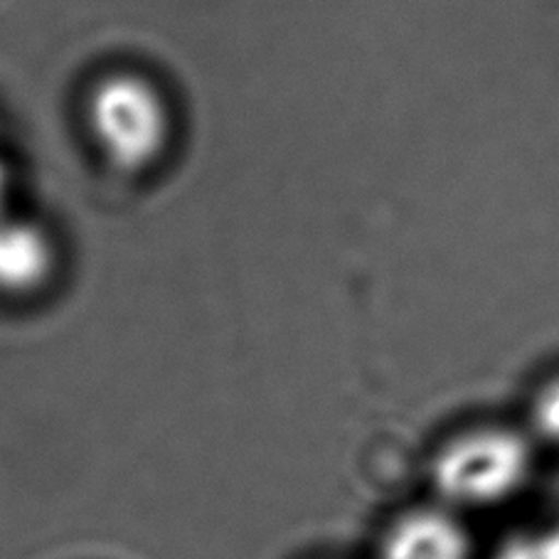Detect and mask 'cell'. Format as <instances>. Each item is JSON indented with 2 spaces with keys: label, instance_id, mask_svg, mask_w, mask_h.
<instances>
[{
  "label": "cell",
  "instance_id": "obj_1",
  "mask_svg": "<svg viewBox=\"0 0 559 559\" xmlns=\"http://www.w3.org/2000/svg\"><path fill=\"white\" fill-rule=\"evenodd\" d=\"M90 141L111 168L143 173L158 166L173 143V106L151 76L117 70L92 84L84 102Z\"/></svg>",
  "mask_w": 559,
  "mask_h": 559
},
{
  "label": "cell",
  "instance_id": "obj_2",
  "mask_svg": "<svg viewBox=\"0 0 559 559\" xmlns=\"http://www.w3.org/2000/svg\"><path fill=\"white\" fill-rule=\"evenodd\" d=\"M535 439L503 424L451 437L431 464V486L451 510L496 508L527 486L535 468Z\"/></svg>",
  "mask_w": 559,
  "mask_h": 559
},
{
  "label": "cell",
  "instance_id": "obj_3",
  "mask_svg": "<svg viewBox=\"0 0 559 559\" xmlns=\"http://www.w3.org/2000/svg\"><path fill=\"white\" fill-rule=\"evenodd\" d=\"M57 272V247L47 229L25 217L0 215V296L40 294Z\"/></svg>",
  "mask_w": 559,
  "mask_h": 559
},
{
  "label": "cell",
  "instance_id": "obj_4",
  "mask_svg": "<svg viewBox=\"0 0 559 559\" xmlns=\"http://www.w3.org/2000/svg\"><path fill=\"white\" fill-rule=\"evenodd\" d=\"M378 559H474V545L454 510L419 508L394 520Z\"/></svg>",
  "mask_w": 559,
  "mask_h": 559
},
{
  "label": "cell",
  "instance_id": "obj_5",
  "mask_svg": "<svg viewBox=\"0 0 559 559\" xmlns=\"http://www.w3.org/2000/svg\"><path fill=\"white\" fill-rule=\"evenodd\" d=\"M530 437L545 447L559 449V372L535 390L527 409Z\"/></svg>",
  "mask_w": 559,
  "mask_h": 559
},
{
  "label": "cell",
  "instance_id": "obj_6",
  "mask_svg": "<svg viewBox=\"0 0 559 559\" xmlns=\"http://www.w3.org/2000/svg\"><path fill=\"white\" fill-rule=\"evenodd\" d=\"M496 559H545L543 547H539V537H520L515 543L500 549Z\"/></svg>",
  "mask_w": 559,
  "mask_h": 559
}]
</instances>
